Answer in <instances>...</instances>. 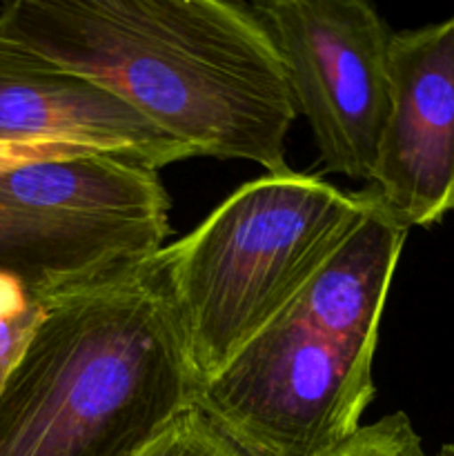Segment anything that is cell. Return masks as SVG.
Masks as SVG:
<instances>
[{"label":"cell","mask_w":454,"mask_h":456,"mask_svg":"<svg viewBox=\"0 0 454 456\" xmlns=\"http://www.w3.org/2000/svg\"><path fill=\"white\" fill-rule=\"evenodd\" d=\"M0 61L102 85L194 156L285 172L296 120L276 45L227 0H13Z\"/></svg>","instance_id":"1"},{"label":"cell","mask_w":454,"mask_h":456,"mask_svg":"<svg viewBox=\"0 0 454 456\" xmlns=\"http://www.w3.org/2000/svg\"><path fill=\"white\" fill-rule=\"evenodd\" d=\"M199 386L151 256L43 303L0 386V456H136Z\"/></svg>","instance_id":"2"},{"label":"cell","mask_w":454,"mask_h":456,"mask_svg":"<svg viewBox=\"0 0 454 456\" xmlns=\"http://www.w3.org/2000/svg\"><path fill=\"white\" fill-rule=\"evenodd\" d=\"M408 234L374 194L298 297L200 383L196 408L240 454L325 456L359 430L377 395L378 328Z\"/></svg>","instance_id":"3"},{"label":"cell","mask_w":454,"mask_h":456,"mask_svg":"<svg viewBox=\"0 0 454 456\" xmlns=\"http://www.w3.org/2000/svg\"><path fill=\"white\" fill-rule=\"evenodd\" d=\"M374 203L312 174L265 172L154 254L199 383L267 328Z\"/></svg>","instance_id":"4"},{"label":"cell","mask_w":454,"mask_h":456,"mask_svg":"<svg viewBox=\"0 0 454 456\" xmlns=\"http://www.w3.org/2000/svg\"><path fill=\"white\" fill-rule=\"evenodd\" d=\"M158 172L101 151L0 172V274L45 303L150 261L169 236Z\"/></svg>","instance_id":"5"},{"label":"cell","mask_w":454,"mask_h":456,"mask_svg":"<svg viewBox=\"0 0 454 456\" xmlns=\"http://www.w3.org/2000/svg\"><path fill=\"white\" fill-rule=\"evenodd\" d=\"M296 114L328 172L372 183L390 111V29L365 0H261Z\"/></svg>","instance_id":"6"},{"label":"cell","mask_w":454,"mask_h":456,"mask_svg":"<svg viewBox=\"0 0 454 456\" xmlns=\"http://www.w3.org/2000/svg\"><path fill=\"white\" fill-rule=\"evenodd\" d=\"M369 187L408 230L454 212V16L392 36L390 111Z\"/></svg>","instance_id":"7"},{"label":"cell","mask_w":454,"mask_h":456,"mask_svg":"<svg viewBox=\"0 0 454 456\" xmlns=\"http://www.w3.org/2000/svg\"><path fill=\"white\" fill-rule=\"evenodd\" d=\"M0 141H38L118 156L160 172L194 159L185 145L102 85L0 61Z\"/></svg>","instance_id":"8"},{"label":"cell","mask_w":454,"mask_h":456,"mask_svg":"<svg viewBox=\"0 0 454 456\" xmlns=\"http://www.w3.org/2000/svg\"><path fill=\"white\" fill-rule=\"evenodd\" d=\"M40 314L43 303L36 301L16 279L0 274V386L25 350Z\"/></svg>","instance_id":"9"},{"label":"cell","mask_w":454,"mask_h":456,"mask_svg":"<svg viewBox=\"0 0 454 456\" xmlns=\"http://www.w3.org/2000/svg\"><path fill=\"white\" fill-rule=\"evenodd\" d=\"M325 456H427L423 441L405 412L385 414L361 426L345 444Z\"/></svg>","instance_id":"10"},{"label":"cell","mask_w":454,"mask_h":456,"mask_svg":"<svg viewBox=\"0 0 454 456\" xmlns=\"http://www.w3.org/2000/svg\"><path fill=\"white\" fill-rule=\"evenodd\" d=\"M136 456H243L199 408H191Z\"/></svg>","instance_id":"11"},{"label":"cell","mask_w":454,"mask_h":456,"mask_svg":"<svg viewBox=\"0 0 454 456\" xmlns=\"http://www.w3.org/2000/svg\"><path fill=\"white\" fill-rule=\"evenodd\" d=\"M80 150L74 145H61V142H38V141H0V172L16 165L29 163V160L52 159V156L62 154H78Z\"/></svg>","instance_id":"12"},{"label":"cell","mask_w":454,"mask_h":456,"mask_svg":"<svg viewBox=\"0 0 454 456\" xmlns=\"http://www.w3.org/2000/svg\"><path fill=\"white\" fill-rule=\"evenodd\" d=\"M434 456H454V441H450V444H443L439 448V452Z\"/></svg>","instance_id":"13"}]
</instances>
